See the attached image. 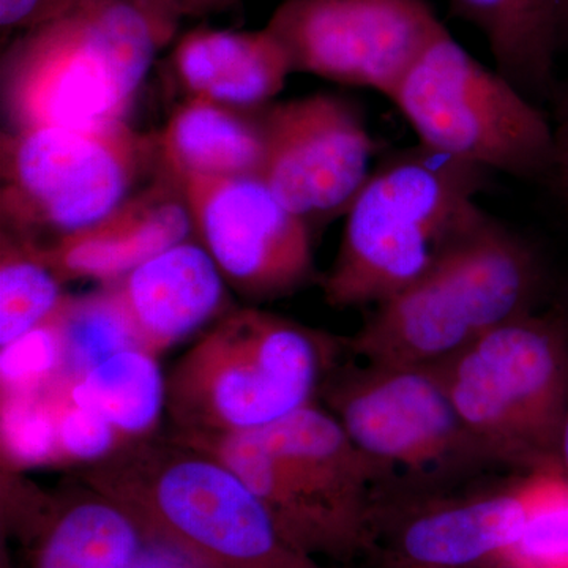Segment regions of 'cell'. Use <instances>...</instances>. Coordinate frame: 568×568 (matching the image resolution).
Listing matches in <instances>:
<instances>
[{"instance_id": "cell-1", "label": "cell", "mask_w": 568, "mask_h": 568, "mask_svg": "<svg viewBox=\"0 0 568 568\" xmlns=\"http://www.w3.org/2000/svg\"><path fill=\"white\" fill-rule=\"evenodd\" d=\"M182 18L178 0H77L18 33L0 65L6 130L125 121Z\"/></svg>"}, {"instance_id": "cell-2", "label": "cell", "mask_w": 568, "mask_h": 568, "mask_svg": "<svg viewBox=\"0 0 568 568\" xmlns=\"http://www.w3.org/2000/svg\"><path fill=\"white\" fill-rule=\"evenodd\" d=\"M80 480L125 508L148 537L190 568H327L297 551L244 480L175 439L126 440Z\"/></svg>"}, {"instance_id": "cell-3", "label": "cell", "mask_w": 568, "mask_h": 568, "mask_svg": "<svg viewBox=\"0 0 568 568\" xmlns=\"http://www.w3.org/2000/svg\"><path fill=\"white\" fill-rule=\"evenodd\" d=\"M488 173L420 142L388 156L346 212L338 253L321 278L325 302L376 306L416 283L488 219L476 203Z\"/></svg>"}, {"instance_id": "cell-4", "label": "cell", "mask_w": 568, "mask_h": 568, "mask_svg": "<svg viewBox=\"0 0 568 568\" xmlns=\"http://www.w3.org/2000/svg\"><path fill=\"white\" fill-rule=\"evenodd\" d=\"M551 293L544 253L489 215L416 283L376 305L343 345L372 364L439 365L493 328L540 312Z\"/></svg>"}, {"instance_id": "cell-5", "label": "cell", "mask_w": 568, "mask_h": 568, "mask_svg": "<svg viewBox=\"0 0 568 568\" xmlns=\"http://www.w3.org/2000/svg\"><path fill=\"white\" fill-rule=\"evenodd\" d=\"M345 353L336 338L257 306L213 323L168 377L174 435H242L312 405Z\"/></svg>"}, {"instance_id": "cell-6", "label": "cell", "mask_w": 568, "mask_h": 568, "mask_svg": "<svg viewBox=\"0 0 568 568\" xmlns=\"http://www.w3.org/2000/svg\"><path fill=\"white\" fill-rule=\"evenodd\" d=\"M320 395L379 467L375 500L447 491L506 473L467 429L437 365H381L351 355L336 362Z\"/></svg>"}, {"instance_id": "cell-7", "label": "cell", "mask_w": 568, "mask_h": 568, "mask_svg": "<svg viewBox=\"0 0 568 568\" xmlns=\"http://www.w3.org/2000/svg\"><path fill=\"white\" fill-rule=\"evenodd\" d=\"M437 366L467 429L506 473L560 474L568 316L558 305L493 328Z\"/></svg>"}, {"instance_id": "cell-8", "label": "cell", "mask_w": 568, "mask_h": 568, "mask_svg": "<svg viewBox=\"0 0 568 568\" xmlns=\"http://www.w3.org/2000/svg\"><path fill=\"white\" fill-rule=\"evenodd\" d=\"M237 465L280 532L310 558H368L379 467L317 403L263 429Z\"/></svg>"}, {"instance_id": "cell-9", "label": "cell", "mask_w": 568, "mask_h": 568, "mask_svg": "<svg viewBox=\"0 0 568 568\" xmlns=\"http://www.w3.org/2000/svg\"><path fill=\"white\" fill-rule=\"evenodd\" d=\"M156 133L126 121L6 130L2 230L44 245L100 222L159 173Z\"/></svg>"}, {"instance_id": "cell-10", "label": "cell", "mask_w": 568, "mask_h": 568, "mask_svg": "<svg viewBox=\"0 0 568 568\" xmlns=\"http://www.w3.org/2000/svg\"><path fill=\"white\" fill-rule=\"evenodd\" d=\"M390 100L426 148L511 178L547 181L555 153L551 122L450 33L429 44Z\"/></svg>"}, {"instance_id": "cell-11", "label": "cell", "mask_w": 568, "mask_h": 568, "mask_svg": "<svg viewBox=\"0 0 568 568\" xmlns=\"http://www.w3.org/2000/svg\"><path fill=\"white\" fill-rule=\"evenodd\" d=\"M265 28L282 43L293 74L387 99L447 32L426 0H284Z\"/></svg>"}, {"instance_id": "cell-12", "label": "cell", "mask_w": 568, "mask_h": 568, "mask_svg": "<svg viewBox=\"0 0 568 568\" xmlns=\"http://www.w3.org/2000/svg\"><path fill=\"white\" fill-rule=\"evenodd\" d=\"M548 474L487 478L429 495L373 504L372 562L409 568H469L495 562L528 529Z\"/></svg>"}, {"instance_id": "cell-13", "label": "cell", "mask_w": 568, "mask_h": 568, "mask_svg": "<svg viewBox=\"0 0 568 568\" xmlns=\"http://www.w3.org/2000/svg\"><path fill=\"white\" fill-rule=\"evenodd\" d=\"M260 178L310 230L346 215L372 178L376 144L364 115L335 93H313L261 110Z\"/></svg>"}, {"instance_id": "cell-14", "label": "cell", "mask_w": 568, "mask_h": 568, "mask_svg": "<svg viewBox=\"0 0 568 568\" xmlns=\"http://www.w3.org/2000/svg\"><path fill=\"white\" fill-rule=\"evenodd\" d=\"M193 237L227 286L253 302L297 293L316 276L312 230L261 178L181 182Z\"/></svg>"}, {"instance_id": "cell-15", "label": "cell", "mask_w": 568, "mask_h": 568, "mask_svg": "<svg viewBox=\"0 0 568 568\" xmlns=\"http://www.w3.org/2000/svg\"><path fill=\"white\" fill-rule=\"evenodd\" d=\"M190 237L193 222L181 182L160 168L100 222L43 245V253L63 283L110 284Z\"/></svg>"}, {"instance_id": "cell-16", "label": "cell", "mask_w": 568, "mask_h": 568, "mask_svg": "<svg viewBox=\"0 0 568 568\" xmlns=\"http://www.w3.org/2000/svg\"><path fill=\"white\" fill-rule=\"evenodd\" d=\"M110 286L140 345L156 355L233 310L226 280L194 237L155 254Z\"/></svg>"}, {"instance_id": "cell-17", "label": "cell", "mask_w": 568, "mask_h": 568, "mask_svg": "<svg viewBox=\"0 0 568 568\" xmlns=\"http://www.w3.org/2000/svg\"><path fill=\"white\" fill-rule=\"evenodd\" d=\"M171 71L186 99L263 110L293 74L290 59L274 33L196 28L175 41Z\"/></svg>"}, {"instance_id": "cell-18", "label": "cell", "mask_w": 568, "mask_h": 568, "mask_svg": "<svg viewBox=\"0 0 568 568\" xmlns=\"http://www.w3.org/2000/svg\"><path fill=\"white\" fill-rule=\"evenodd\" d=\"M160 164L185 179L260 178L265 140L261 110L186 99L156 133Z\"/></svg>"}, {"instance_id": "cell-19", "label": "cell", "mask_w": 568, "mask_h": 568, "mask_svg": "<svg viewBox=\"0 0 568 568\" xmlns=\"http://www.w3.org/2000/svg\"><path fill=\"white\" fill-rule=\"evenodd\" d=\"M51 496L31 551L32 568H134L151 547L132 515L82 484Z\"/></svg>"}, {"instance_id": "cell-20", "label": "cell", "mask_w": 568, "mask_h": 568, "mask_svg": "<svg viewBox=\"0 0 568 568\" xmlns=\"http://www.w3.org/2000/svg\"><path fill=\"white\" fill-rule=\"evenodd\" d=\"M450 9L485 37L503 77L530 102H551L564 48L560 0H450Z\"/></svg>"}, {"instance_id": "cell-21", "label": "cell", "mask_w": 568, "mask_h": 568, "mask_svg": "<svg viewBox=\"0 0 568 568\" xmlns=\"http://www.w3.org/2000/svg\"><path fill=\"white\" fill-rule=\"evenodd\" d=\"M67 392L74 403L106 418L126 443L152 436L166 409L168 379L156 354L133 346L69 379Z\"/></svg>"}, {"instance_id": "cell-22", "label": "cell", "mask_w": 568, "mask_h": 568, "mask_svg": "<svg viewBox=\"0 0 568 568\" xmlns=\"http://www.w3.org/2000/svg\"><path fill=\"white\" fill-rule=\"evenodd\" d=\"M43 244L2 230L0 234V346L47 323L65 294Z\"/></svg>"}, {"instance_id": "cell-23", "label": "cell", "mask_w": 568, "mask_h": 568, "mask_svg": "<svg viewBox=\"0 0 568 568\" xmlns=\"http://www.w3.org/2000/svg\"><path fill=\"white\" fill-rule=\"evenodd\" d=\"M55 317L69 379L84 375L111 355L141 346L132 321L110 284L77 297L65 295Z\"/></svg>"}, {"instance_id": "cell-24", "label": "cell", "mask_w": 568, "mask_h": 568, "mask_svg": "<svg viewBox=\"0 0 568 568\" xmlns=\"http://www.w3.org/2000/svg\"><path fill=\"white\" fill-rule=\"evenodd\" d=\"M2 398L44 394L65 379V361L58 317L52 315L21 338L2 347Z\"/></svg>"}, {"instance_id": "cell-25", "label": "cell", "mask_w": 568, "mask_h": 568, "mask_svg": "<svg viewBox=\"0 0 568 568\" xmlns=\"http://www.w3.org/2000/svg\"><path fill=\"white\" fill-rule=\"evenodd\" d=\"M3 458L13 467L59 462L58 428L51 390L2 398Z\"/></svg>"}, {"instance_id": "cell-26", "label": "cell", "mask_w": 568, "mask_h": 568, "mask_svg": "<svg viewBox=\"0 0 568 568\" xmlns=\"http://www.w3.org/2000/svg\"><path fill=\"white\" fill-rule=\"evenodd\" d=\"M67 386L69 377L52 387L59 462L81 463L82 466L102 462L125 440L106 418L74 403Z\"/></svg>"}, {"instance_id": "cell-27", "label": "cell", "mask_w": 568, "mask_h": 568, "mask_svg": "<svg viewBox=\"0 0 568 568\" xmlns=\"http://www.w3.org/2000/svg\"><path fill=\"white\" fill-rule=\"evenodd\" d=\"M555 106V153H552L551 170L545 185L551 190L560 207L568 213V81L559 84L551 100Z\"/></svg>"}, {"instance_id": "cell-28", "label": "cell", "mask_w": 568, "mask_h": 568, "mask_svg": "<svg viewBox=\"0 0 568 568\" xmlns=\"http://www.w3.org/2000/svg\"><path fill=\"white\" fill-rule=\"evenodd\" d=\"M77 0H0V28L3 39L59 17Z\"/></svg>"}, {"instance_id": "cell-29", "label": "cell", "mask_w": 568, "mask_h": 568, "mask_svg": "<svg viewBox=\"0 0 568 568\" xmlns=\"http://www.w3.org/2000/svg\"><path fill=\"white\" fill-rule=\"evenodd\" d=\"M185 17H207V14L220 13L244 2V0H178Z\"/></svg>"}, {"instance_id": "cell-30", "label": "cell", "mask_w": 568, "mask_h": 568, "mask_svg": "<svg viewBox=\"0 0 568 568\" xmlns=\"http://www.w3.org/2000/svg\"><path fill=\"white\" fill-rule=\"evenodd\" d=\"M558 463L560 476L568 484V407L566 416H564L562 426H560Z\"/></svg>"}, {"instance_id": "cell-31", "label": "cell", "mask_w": 568, "mask_h": 568, "mask_svg": "<svg viewBox=\"0 0 568 568\" xmlns=\"http://www.w3.org/2000/svg\"><path fill=\"white\" fill-rule=\"evenodd\" d=\"M375 564L376 568H409L398 566V564L386 562V560H377ZM469 568H514L510 564H507L506 560L499 559L495 560V562L481 564V566L469 567Z\"/></svg>"}, {"instance_id": "cell-32", "label": "cell", "mask_w": 568, "mask_h": 568, "mask_svg": "<svg viewBox=\"0 0 568 568\" xmlns=\"http://www.w3.org/2000/svg\"><path fill=\"white\" fill-rule=\"evenodd\" d=\"M560 31L564 47H568V0H560Z\"/></svg>"}, {"instance_id": "cell-33", "label": "cell", "mask_w": 568, "mask_h": 568, "mask_svg": "<svg viewBox=\"0 0 568 568\" xmlns=\"http://www.w3.org/2000/svg\"><path fill=\"white\" fill-rule=\"evenodd\" d=\"M552 304L558 305L559 308L568 316V278L558 291V294L555 295Z\"/></svg>"}]
</instances>
